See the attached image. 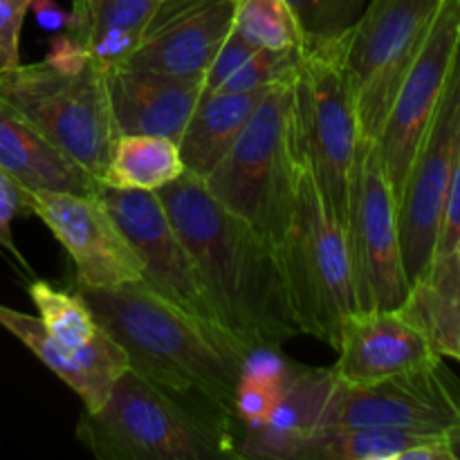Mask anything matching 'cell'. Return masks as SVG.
Listing matches in <instances>:
<instances>
[{"label": "cell", "mask_w": 460, "mask_h": 460, "mask_svg": "<svg viewBox=\"0 0 460 460\" xmlns=\"http://www.w3.org/2000/svg\"><path fill=\"white\" fill-rule=\"evenodd\" d=\"M99 198L142 259V281L162 299L196 319L211 335L241 346L220 326L214 305L205 295L191 254L180 234L175 232L157 193L121 191V189H111L102 184Z\"/></svg>", "instance_id": "obj_11"}, {"label": "cell", "mask_w": 460, "mask_h": 460, "mask_svg": "<svg viewBox=\"0 0 460 460\" xmlns=\"http://www.w3.org/2000/svg\"><path fill=\"white\" fill-rule=\"evenodd\" d=\"M460 243V155L456 166L449 178L447 196H445L443 218H440L438 241H436V254H447V252L456 250Z\"/></svg>", "instance_id": "obj_32"}, {"label": "cell", "mask_w": 460, "mask_h": 460, "mask_svg": "<svg viewBox=\"0 0 460 460\" xmlns=\"http://www.w3.org/2000/svg\"><path fill=\"white\" fill-rule=\"evenodd\" d=\"M155 193L191 254L220 326L243 349H283L301 335L277 250L250 223L225 209L187 171Z\"/></svg>", "instance_id": "obj_1"}, {"label": "cell", "mask_w": 460, "mask_h": 460, "mask_svg": "<svg viewBox=\"0 0 460 460\" xmlns=\"http://www.w3.org/2000/svg\"><path fill=\"white\" fill-rule=\"evenodd\" d=\"M236 0H160L126 66L205 79L234 27Z\"/></svg>", "instance_id": "obj_15"}, {"label": "cell", "mask_w": 460, "mask_h": 460, "mask_svg": "<svg viewBox=\"0 0 460 460\" xmlns=\"http://www.w3.org/2000/svg\"><path fill=\"white\" fill-rule=\"evenodd\" d=\"M0 99L102 182L119 133L106 76L93 61L75 72L54 67L45 58L0 70Z\"/></svg>", "instance_id": "obj_6"}, {"label": "cell", "mask_w": 460, "mask_h": 460, "mask_svg": "<svg viewBox=\"0 0 460 460\" xmlns=\"http://www.w3.org/2000/svg\"><path fill=\"white\" fill-rule=\"evenodd\" d=\"M30 207L70 254L76 288L112 290L144 279L142 259L99 193L30 191Z\"/></svg>", "instance_id": "obj_12"}, {"label": "cell", "mask_w": 460, "mask_h": 460, "mask_svg": "<svg viewBox=\"0 0 460 460\" xmlns=\"http://www.w3.org/2000/svg\"><path fill=\"white\" fill-rule=\"evenodd\" d=\"M234 31L263 49H304V34L286 0H236Z\"/></svg>", "instance_id": "obj_27"}, {"label": "cell", "mask_w": 460, "mask_h": 460, "mask_svg": "<svg viewBox=\"0 0 460 460\" xmlns=\"http://www.w3.org/2000/svg\"><path fill=\"white\" fill-rule=\"evenodd\" d=\"M31 0H0V70L21 66V34Z\"/></svg>", "instance_id": "obj_31"}, {"label": "cell", "mask_w": 460, "mask_h": 460, "mask_svg": "<svg viewBox=\"0 0 460 460\" xmlns=\"http://www.w3.org/2000/svg\"><path fill=\"white\" fill-rule=\"evenodd\" d=\"M460 155V39L447 81L413 155L398 200L400 243L409 288L436 254L449 178Z\"/></svg>", "instance_id": "obj_10"}, {"label": "cell", "mask_w": 460, "mask_h": 460, "mask_svg": "<svg viewBox=\"0 0 460 460\" xmlns=\"http://www.w3.org/2000/svg\"><path fill=\"white\" fill-rule=\"evenodd\" d=\"M76 292L126 350L130 371L205 411L236 422L234 398L245 359L241 346L211 335L144 281L112 290L76 288Z\"/></svg>", "instance_id": "obj_2"}, {"label": "cell", "mask_w": 460, "mask_h": 460, "mask_svg": "<svg viewBox=\"0 0 460 460\" xmlns=\"http://www.w3.org/2000/svg\"><path fill=\"white\" fill-rule=\"evenodd\" d=\"M335 349L340 359L332 373L344 386L376 385L443 359L400 308L353 310L341 322Z\"/></svg>", "instance_id": "obj_16"}, {"label": "cell", "mask_w": 460, "mask_h": 460, "mask_svg": "<svg viewBox=\"0 0 460 460\" xmlns=\"http://www.w3.org/2000/svg\"><path fill=\"white\" fill-rule=\"evenodd\" d=\"M400 310L420 328L440 358L460 362V243L456 250L431 259L411 283Z\"/></svg>", "instance_id": "obj_23"}, {"label": "cell", "mask_w": 460, "mask_h": 460, "mask_svg": "<svg viewBox=\"0 0 460 460\" xmlns=\"http://www.w3.org/2000/svg\"><path fill=\"white\" fill-rule=\"evenodd\" d=\"M157 4L160 0H72V34L99 70H115L137 52Z\"/></svg>", "instance_id": "obj_22"}, {"label": "cell", "mask_w": 460, "mask_h": 460, "mask_svg": "<svg viewBox=\"0 0 460 460\" xmlns=\"http://www.w3.org/2000/svg\"><path fill=\"white\" fill-rule=\"evenodd\" d=\"M30 12H34V18L40 25V30L49 31V34L72 31V27H75V13H72V9L67 12L57 0H31Z\"/></svg>", "instance_id": "obj_33"}, {"label": "cell", "mask_w": 460, "mask_h": 460, "mask_svg": "<svg viewBox=\"0 0 460 460\" xmlns=\"http://www.w3.org/2000/svg\"><path fill=\"white\" fill-rule=\"evenodd\" d=\"M0 169L27 191L99 193L102 182L63 155L0 99Z\"/></svg>", "instance_id": "obj_20"}, {"label": "cell", "mask_w": 460, "mask_h": 460, "mask_svg": "<svg viewBox=\"0 0 460 460\" xmlns=\"http://www.w3.org/2000/svg\"><path fill=\"white\" fill-rule=\"evenodd\" d=\"M76 438L99 460L241 458V427L126 371L97 411H81Z\"/></svg>", "instance_id": "obj_3"}, {"label": "cell", "mask_w": 460, "mask_h": 460, "mask_svg": "<svg viewBox=\"0 0 460 460\" xmlns=\"http://www.w3.org/2000/svg\"><path fill=\"white\" fill-rule=\"evenodd\" d=\"M277 400V389L261 382L241 380L234 398V416L241 429H256L270 416Z\"/></svg>", "instance_id": "obj_30"}, {"label": "cell", "mask_w": 460, "mask_h": 460, "mask_svg": "<svg viewBox=\"0 0 460 460\" xmlns=\"http://www.w3.org/2000/svg\"><path fill=\"white\" fill-rule=\"evenodd\" d=\"M460 39V0H443L420 54L400 84L382 133L377 137L382 164L395 193L402 196L413 155L429 124L452 67Z\"/></svg>", "instance_id": "obj_14"}, {"label": "cell", "mask_w": 460, "mask_h": 460, "mask_svg": "<svg viewBox=\"0 0 460 460\" xmlns=\"http://www.w3.org/2000/svg\"><path fill=\"white\" fill-rule=\"evenodd\" d=\"M346 241L358 310L400 308L409 295V279L400 243L398 200L386 178L377 139L362 137L359 142Z\"/></svg>", "instance_id": "obj_9"}, {"label": "cell", "mask_w": 460, "mask_h": 460, "mask_svg": "<svg viewBox=\"0 0 460 460\" xmlns=\"http://www.w3.org/2000/svg\"><path fill=\"white\" fill-rule=\"evenodd\" d=\"M30 191L22 189L7 171L0 169V247L4 252L13 256L18 265L25 270L27 274H31V268L27 265L25 256L18 252L16 243H13V220L21 218V216H30Z\"/></svg>", "instance_id": "obj_29"}, {"label": "cell", "mask_w": 460, "mask_h": 460, "mask_svg": "<svg viewBox=\"0 0 460 460\" xmlns=\"http://www.w3.org/2000/svg\"><path fill=\"white\" fill-rule=\"evenodd\" d=\"M279 261L301 335L335 349L341 322L358 310L349 241L346 229L328 211L305 160Z\"/></svg>", "instance_id": "obj_7"}, {"label": "cell", "mask_w": 460, "mask_h": 460, "mask_svg": "<svg viewBox=\"0 0 460 460\" xmlns=\"http://www.w3.org/2000/svg\"><path fill=\"white\" fill-rule=\"evenodd\" d=\"M304 34V48L328 43L355 27L368 0H286Z\"/></svg>", "instance_id": "obj_28"}, {"label": "cell", "mask_w": 460, "mask_h": 460, "mask_svg": "<svg viewBox=\"0 0 460 460\" xmlns=\"http://www.w3.org/2000/svg\"><path fill=\"white\" fill-rule=\"evenodd\" d=\"M304 169L292 106V84L274 85L227 155L207 175V191L281 250Z\"/></svg>", "instance_id": "obj_4"}, {"label": "cell", "mask_w": 460, "mask_h": 460, "mask_svg": "<svg viewBox=\"0 0 460 460\" xmlns=\"http://www.w3.org/2000/svg\"><path fill=\"white\" fill-rule=\"evenodd\" d=\"M443 0H368L346 48V72L364 139H377L400 84L420 54Z\"/></svg>", "instance_id": "obj_8"}, {"label": "cell", "mask_w": 460, "mask_h": 460, "mask_svg": "<svg viewBox=\"0 0 460 460\" xmlns=\"http://www.w3.org/2000/svg\"><path fill=\"white\" fill-rule=\"evenodd\" d=\"M337 386L332 368L296 364L277 389V400L263 425L243 429L238 440L241 458L288 460L295 443L322 429Z\"/></svg>", "instance_id": "obj_19"}, {"label": "cell", "mask_w": 460, "mask_h": 460, "mask_svg": "<svg viewBox=\"0 0 460 460\" xmlns=\"http://www.w3.org/2000/svg\"><path fill=\"white\" fill-rule=\"evenodd\" d=\"M30 296L45 331L67 349H84L102 331L93 308L79 292L57 290L48 281H31Z\"/></svg>", "instance_id": "obj_26"}, {"label": "cell", "mask_w": 460, "mask_h": 460, "mask_svg": "<svg viewBox=\"0 0 460 460\" xmlns=\"http://www.w3.org/2000/svg\"><path fill=\"white\" fill-rule=\"evenodd\" d=\"M0 326L22 341L54 376L66 382L79 395L85 411L102 409L115 382L130 368L126 350L108 335L103 326L84 349H67L58 344L45 331L39 317L7 308L3 304H0Z\"/></svg>", "instance_id": "obj_18"}, {"label": "cell", "mask_w": 460, "mask_h": 460, "mask_svg": "<svg viewBox=\"0 0 460 460\" xmlns=\"http://www.w3.org/2000/svg\"><path fill=\"white\" fill-rule=\"evenodd\" d=\"M460 404V382L443 359L367 386H337L323 427H391L445 434Z\"/></svg>", "instance_id": "obj_13"}, {"label": "cell", "mask_w": 460, "mask_h": 460, "mask_svg": "<svg viewBox=\"0 0 460 460\" xmlns=\"http://www.w3.org/2000/svg\"><path fill=\"white\" fill-rule=\"evenodd\" d=\"M268 90L232 93L205 88L178 142L184 171L205 180L227 155Z\"/></svg>", "instance_id": "obj_21"}, {"label": "cell", "mask_w": 460, "mask_h": 460, "mask_svg": "<svg viewBox=\"0 0 460 460\" xmlns=\"http://www.w3.org/2000/svg\"><path fill=\"white\" fill-rule=\"evenodd\" d=\"M349 36L304 48L292 79L299 148L332 218L346 229L362 130L346 72Z\"/></svg>", "instance_id": "obj_5"}, {"label": "cell", "mask_w": 460, "mask_h": 460, "mask_svg": "<svg viewBox=\"0 0 460 460\" xmlns=\"http://www.w3.org/2000/svg\"><path fill=\"white\" fill-rule=\"evenodd\" d=\"M184 173L178 142L157 135H119L102 175L103 187L153 191Z\"/></svg>", "instance_id": "obj_25"}, {"label": "cell", "mask_w": 460, "mask_h": 460, "mask_svg": "<svg viewBox=\"0 0 460 460\" xmlns=\"http://www.w3.org/2000/svg\"><path fill=\"white\" fill-rule=\"evenodd\" d=\"M443 438L391 427H322L295 443L288 460H407L416 447Z\"/></svg>", "instance_id": "obj_24"}, {"label": "cell", "mask_w": 460, "mask_h": 460, "mask_svg": "<svg viewBox=\"0 0 460 460\" xmlns=\"http://www.w3.org/2000/svg\"><path fill=\"white\" fill-rule=\"evenodd\" d=\"M119 135H157L180 142L205 93V79L121 66L103 72Z\"/></svg>", "instance_id": "obj_17"}, {"label": "cell", "mask_w": 460, "mask_h": 460, "mask_svg": "<svg viewBox=\"0 0 460 460\" xmlns=\"http://www.w3.org/2000/svg\"><path fill=\"white\" fill-rule=\"evenodd\" d=\"M445 440H447V449L452 454V460H460V404H458V416L454 425L445 431Z\"/></svg>", "instance_id": "obj_34"}]
</instances>
